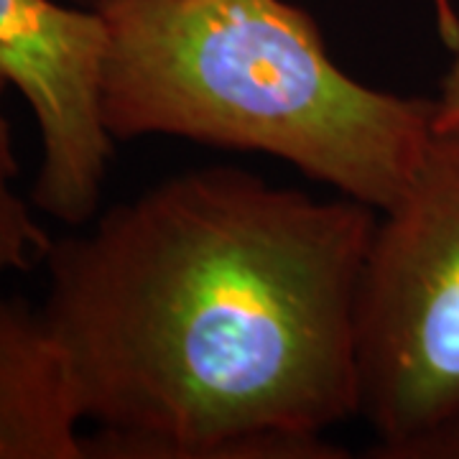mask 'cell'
Here are the masks:
<instances>
[{
	"label": "cell",
	"instance_id": "1",
	"mask_svg": "<svg viewBox=\"0 0 459 459\" xmlns=\"http://www.w3.org/2000/svg\"><path fill=\"white\" fill-rule=\"evenodd\" d=\"M377 210L230 166L184 171L54 240L39 309L84 459H344Z\"/></svg>",
	"mask_w": 459,
	"mask_h": 459
},
{
	"label": "cell",
	"instance_id": "2",
	"mask_svg": "<svg viewBox=\"0 0 459 459\" xmlns=\"http://www.w3.org/2000/svg\"><path fill=\"white\" fill-rule=\"evenodd\" d=\"M115 143L166 135L265 153L377 212L434 135V100L350 77L289 0H92Z\"/></svg>",
	"mask_w": 459,
	"mask_h": 459
},
{
	"label": "cell",
	"instance_id": "3",
	"mask_svg": "<svg viewBox=\"0 0 459 459\" xmlns=\"http://www.w3.org/2000/svg\"><path fill=\"white\" fill-rule=\"evenodd\" d=\"M358 416L373 457L421 459L459 424V131H434L377 212L358 294Z\"/></svg>",
	"mask_w": 459,
	"mask_h": 459
},
{
	"label": "cell",
	"instance_id": "4",
	"mask_svg": "<svg viewBox=\"0 0 459 459\" xmlns=\"http://www.w3.org/2000/svg\"><path fill=\"white\" fill-rule=\"evenodd\" d=\"M105 29L90 5L0 0V69L29 102L39 131L36 210L65 225L100 207L115 141L100 113Z\"/></svg>",
	"mask_w": 459,
	"mask_h": 459
},
{
	"label": "cell",
	"instance_id": "5",
	"mask_svg": "<svg viewBox=\"0 0 459 459\" xmlns=\"http://www.w3.org/2000/svg\"><path fill=\"white\" fill-rule=\"evenodd\" d=\"M82 424L41 312L0 291V459H84Z\"/></svg>",
	"mask_w": 459,
	"mask_h": 459
},
{
	"label": "cell",
	"instance_id": "6",
	"mask_svg": "<svg viewBox=\"0 0 459 459\" xmlns=\"http://www.w3.org/2000/svg\"><path fill=\"white\" fill-rule=\"evenodd\" d=\"M11 80L0 69V276L31 271L44 263L49 253L51 238L33 214V202L18 192V156L13 143L11 120L5 115V95Z\"/></svg>",
	"mask_w": 459,
	"mask_h": 459
},
{
	"label": "cell",
	"instance_id": "7",
	"mask_svg": "<svg viewBox=\"0 0 459 459\" xmlns=\"http://www.w3.org/2000/svg\"><path fill=\"white\" fill-rule=\"evenodd\" d=\"M457 29L452 41L446 44L452 49V62L444 72L439 95L434 100V131H459V0L455 5Z\"/></svg>",
	"mask_w": 459,
	"mask_h": 459
},
{
	"label": "cell",
	"instance_id": "8",
	"mask_svg": "<svg viewBox=\"0 0 459 459\" xmlns=\"http://www.w3.org/2000/svg\"><path fill=\"white\" fill-rule=\"evenodd\" d=\"M421 459H459V424L429 444Z\"/></svg>",
	"mask_w": 459,
	"mask_h": 459
},
{
	"label": "cell",
	"instance_id": "9",
	"mask_svg": "<svg viewBox=\"0 0 459 459\" xmlns=\"http://www.w3.org/2000/svg\"><path fill=\"white\" fill-rule=\"evenodd\" d=\"M434 11H437V26L442 39L449 44L455 29H457V16H455V3L452 0H434Z\"/></svg>",
	"mask_w": 459,
	"mask_h": 459
},
{
	"label": "cell",
	"instance_id": "10",
	"mask_svg": "<svg viewBox=\"0 0 459 459\" xmlns=\"http://www.w3.org/2000/svg\"><path fill=\"white\" fill-rule=\"evenodd\" d=\"M77 3H84V5H90V3H92V0H77Z\"/></svg>",
	"mask_w": 459,
	"mask_h": 459
}]
</instances>
